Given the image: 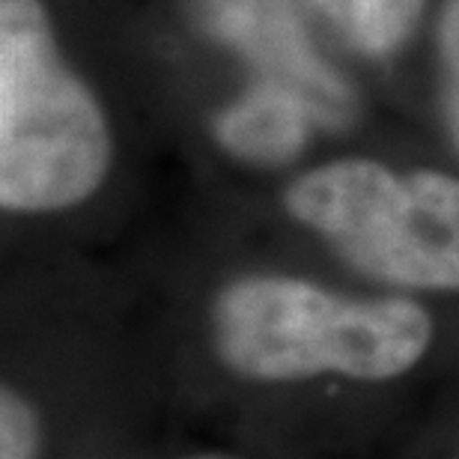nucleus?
<instances>
[{
  "label": "nucleus",
  "instance_id": "1",
  "mask_svg": "<svg viewBox=\"0 0 459 459\" xmlns=\"http://www.w3.org/2000/svg\"><path fill=\"white\" fill-rule=\"evenodd\" d=\"M212 328L227 370L254 382H388L415 370L433 343V319L415 301L352 299L283 274L224 287Z\"/></svg>",
  "mask_w": 459,
  "mask_h": 459
},
{
  "label": "nucleus",
  "instance_id": "2",
  "mask_svg": "<svg viewBox=\"0 0 459 459\" xmlns=\"http://www.w3.org/2000/svg\"><path fill=\"white\" fill-rule=\"evenodd\" d=\"M111 143L84 84L63 66L39 0H0V200L15 212L81 204Z\"/></svg>",
  "mask_w": 459,
  "mask_h": 459
},
{
  "label": "nucleus",
  "instance_id": "3",
  "mask_svg": "<svg viewBox=\"0 0 459 459\" xmlns=\"http://www.w3.org/2000/svg\"><path fill=\"white\" fill-rule=\"evenodd\" d=\"M290 212L355 269L406 290H459V179L337 161L301 177Z\"/></svg>",
  "mask_w": 459,
  "mask_h": 459
},
{
  "label": "nucleus",
  "instance_id": "4",
  "mask_svg": "<svg viewBox=\"0 0 459 459\" xmlns=\"http://www.w3.org/2000/svg\"><path fill=\"white\" fill-rule=\"evenodd\" d=\"M197 9L209 33L247 54L265 81L296 90L316 119L343 123L349 117L346 87L319 63L287 0H197Z\"/></svg>",
  "mask_w": 459,
  "mask_h": 459
},
{
  "label": "nucleus",
  "instance_id": "5",
  "mask_svg": "<svg viewBox=\"0 0 459 459\" xmlns=\"http://www.w3.org/2000/svg\"><path fill=\"white\" fill-rule=\"evenodd\" d=\"M310 117L314 108L296 90L263 78L218 119V137L238 159L281 164L301 150Z\"/></svg>",
  "mask_w": 459,
  "mask_h": 459
},
{
  "label": "nucleus",
  "instance_id": "6",
  "mask_svg": "<svg viewBox=\"0 0 459 459\" xmlns=\"http://www.w3.org/2000/svg\"><path fill=\"white\" fill-rule=\"evenodd\" d=\"M420 9V0H349L343 27L364 51L385 54L400 45Z\"/></svg>",
  "mask_w": 459,
  "mask_h": 459
},
{
  "label": "nucleus",
  "instance_id": "7",
  "mask_svg": "<svg viewBox=\"0 0 459 459\" xmlns=\"http://www.w3.org/2000/svg\"><path fill=\"white\" fill-rule=\"evenodd\" d=\"M42 456V418L13 385L0 391V459H39Z\"/></svg>",
  "mask_w": 459,
  "mask_h": 459
},
{
  "label": "nucleus",
  "instance_id": "8",
  "mask_svg": "<svg viewBox=\"0 0 459 459\" xmlns=\"http://www.w3.org/2000/svg\"><path fill=\"white\" fill-rule=\"evenodd\" d=\"M442 54L447 69V117L459 146V0H451L442 22Z\"/></svg>",
  "mask_w": 459,
  "mask_h": 459
},
{
  "label": "nucleus",
  "instance_id": "9",
  "mask_svg": "<svg viewBox=\"0 0 459 459\" xmlns=\"http://www.w3.org/2000/svg\"><path fill=\"white\" fill-rule=\"evenodd\" d=\"M316 6H323L328 15L337 18V22H343L346 9H349V0H314Z\"/></svg>",
  "mask_w": 459,
  "mask_h": 459
},
{
  "label": "nucleus",
  "instance_id": "10",
  "mask_svg": "<svg viewBox=\"0 0 459 459\" xmlns=\"http://www.w3.org/2000/svg\"><path fill=\"white\" fill-rule=\"evenodd\" d=\"M182 459H236V456H227V454H191V456H182Z\"/></svg>",
  "mask_w": 459,
  "mask_h": 459
}]
</instances>
